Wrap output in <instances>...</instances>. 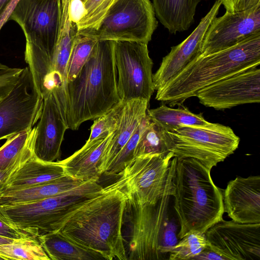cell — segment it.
Instances as JSON below:
<instances>
[{"mask_svg": "<svg viewBox=\"0 0 260 260\" xmlns=\"http://www.w3.org/2000/svg\"><path fill=\"white\" fill-rule=\"evenodd\" d=\"M126 202L116 181L74 211L57 231L106 260H127L121 231Z\"/></svg>", "mask_w": 260, "mask_h": 260, "instance_id": "cell-1", "label": "cell"}, {"mask_svg": "<svg viewBox=\"0 0 260 260\" xmlns=\"http://www.w3.org/2000/svg\"><path fill=\"white\" fill-rule=\"evenodd\" d=\"M67 95L65 121L72 130L95 120L121 101L113 41H97L77 77L68 83Z\"/></svg>", "mask_w": 260, "mask_h": 260, "instance_id": "cell-2", "label": "cell"}, {"mask_svg": "<svg viewBox=\"0 0 260 260\" xmlns=\"http://www.w3.org/2000/svg\"><path fill=\"white\" fill-rule=\"evenodd\" d=\"M260 64V32L217 52L201 54L156 90L155 99L173 107L181 106L201 89Z\"/></svg>", "mask_w": 260, "mask_h": 260, "instance_id": "cell-3", "label": "cell"}, {"mask_svg": "<svg viewBox=\"0 0 260 260\" xmlns=\"http://www.w3.org/2000/svg\"><path fill=\"white\" fill-rule=\"evenodd\" d=\"M211 170L197 159L177 158L172 196L180 239L191 231L205 233L223 219V194Z\"/></svg>", "mask_w": 260, "mask_h": 260, "instance_id": "cell-4", "label": "cell"}, {"mask_svg": "<svg viewBox=\"0 0 260 260\" xmlns=\"http://www.w3.org/2000/svg\"><path fill=\"white\" fill-rule=\"evenodd\" d=\"M61 0H20L9 18L21 27L26 39L24 60L32 77L49 74L58 39Z\"/></svg>", "mask_w": 260, "mask_h": 260, "instance_id": "cell-5", "label": "cell"}, {"mask_svg": "<svg viewBox=\"0 0 260 260\" xmlns=\"http://www.w3.org/2000/svg\"><path fill=\"white\" fill-rule=\"evenodd\" d=\"M104 190L96 181L84 182L73 189L36 202L0 206V213L12 226L39 237L58 231L70 215Z\"/></svg>", "mask_w": 260, "mask_h": 260, "instance_id": "cell-6", "label": "cell"}, {"mask_svg": "<svg viewBox=\"0 0 260 260\" xmlns=\"http://www.w3.org/2000/svg\"><path fill=\"white\" fill-rule=\"evenodd\" d=\"M177 158L171 160L164 191L154 204H139L127 201L130 213V236L127 259H165L161 252L162 235L169 220L170 198L174 192V176Z\"/></svg>", "mask_w": 260, "mask_h": 260, "instance_id": "cell-7", "label": "cell"}, {"mask_svg": "<svg viewBox=\"0 0 260 260\" xmlns=\"http://www.w3.org/2000/svg\"><path fill=\"white\" fill-rule=\"evenodd\" d=\"M162 133L174 157L193 158L211 169L233 154L240 142L232 128L219 123L182 125Z\"/></svg>", "mask_w": 260, "mask_h": 260, "instance_id": "cell-8", "label": "cell"}, {"mask_svg": "<svg viewBox=\"0 0 260 260\" xmlns=\"http://www.w3.org/2000/svg\"><path fill=\"white\" fill-rule=\"evenodd\" d=\"M157 24L150 0H116L96 29L77 34L98 41H130L148 44Z\"/></svg>", "mask_w": 260, "mask_h": 260, "instance_id": "cell-9", "label": "cell"}, {"mask_svg": "<svg viewBox=\"0 0 260 260\" xmlns=\"http://www.w3.org/2000/svg\"><path fill=\"white\" fill-rule=\"evenodd\" d=\"M117 73V90L121 101L146 100L149 102L155 89L152 80L153 61L147 44L130 41H113Z\"/></svg>", "mask_w": 260, "mask_h": 260, "instance_id": "cell-10", "label": "cell"}, {"mask_svg": "<svg viewBox=\"0 0 260 260\" xmlns=\"http://www.w3.org/2000/svg\"><path fill=\"white\" fill-rule=\"evenodd\" d=\"M173 157L169 152L139 156L132 160L117 180L127 201L139 204L156 203L164 191Z\"/></svg>", "mask_w": 260, "mask_h": 260, "instance_id": "cell-11", "label": "cell"}, {"mask_svg": "<svg viewBox=\"0 0 260 260\" xmlns=\"http://www.w3.org/2000/svg\"><path fill=\"white\" fill-rule=\"evenodd\" d=\"M43 103L28 67L23 68L11 91L0 98V140L32 128L40 117Z\"/></svg>", "mask_w": 260, "mask_h": 260, "instance_id": "cell-12", "label": "cell"}, {"mask_svg": "<svg viewBox=\"0 0 260 260\" xmlns=\"http://www.w3.org/2000/svg\"><path fill=\"white\" fill-rule=\"evenodd\" d=\"M203 105L224 110L260 102V70L256 67L231 75L199 90L196 96Z\"/></svg>", "mask_w": 260, "mask_h": 260, "instance_id": "cell-13", "label": "cell"}, {"mask_svg": "<svg viewBox=\"0 0 260 260\" xmlns=\"http://www.w3.org/2000/svg\"><path fill=\"white\" fill-rule=\"evenodd\" d=\"M207 244L228 260L260 259V223L222 219L209 228Z\"/></svg>", "mask_w": 260, "mask_h": 260, "instance_id": "cell-14", "label": "cell"}, {"mask_svg": "<svg viewBox=\"0 0 260 260\" xmlns=\"http://www.w3.org/2000/svg\"><path fill=\"white\" fill-rule=\"evenodd\" d=\"M258 32L260 4L239 12H226L222 16L215 17L209 26L203 40L201 54L231 47Z\"/></svg>", "mask_w": 260, "mask_h": 260, "instance_id": "cell-15", "label": "cell"}, {"mask_svg": "<svg viewBox=\"0 0 260 260\" xmlns=\"http://www.w3.org/2000/svg\"><path fill=\"white\" fill-rule=\"evenodd\" d=\"M221 5L219 0L216 1L191 34L181 43L171 47L170 52L162 58L159 68L152 75L155 90L164 85L201 54L205 33L211 22L217 17Z\"/></svg>", "mask_w": 260, "mask_h": 260, "instance_id": "cell-16", "label": "cell"}, {"mask_svg": "<svg viewBox=\"0 0 260 260\" xmlns=\"http://www.w3.org/2000/svg\"><path fill=\"white\" fill-rule=\"evenodd\" d=\"M68 126L52 94L43 99L42 109L36 126L33 154L38 159L53 162L60 155V148Z\"/></svg>", "mask_w": 260, "mask_h": 260, "instance_id": "cell-17", "label": "cell"}, {"mask_svg": "<svg viewBox=\"0 0 260 260\" xmlns=\"http://www.w3.org/2000/svg\"><path fill=\"white\" fill-rule=\"evenodd\" d=\"M224 211L234 221L260 223V176H240L229 182L223 195Z\"/></svg>", "mask_w": 260, "mask_h": 260, "instance_id": "cell-18", "label": "cell"}, {"mask_svg": "<svg viewBox=\"0 0 260 260\" xmlns=\"http://www.w3.org/2000/svg\"><path fill=\"white\" fill-rule=\"evenodd\" d=\"M70 2V0H61L58 39L50 72L44 81L58 90H64L67 88L68 62L78 33L77 24L69 19Z\"/></svg>", "mask_w": 260, "mask_h": 260, "instance_id": "cell-19", "label": "cell"}, {"mask_svg": "<svg viewBox=\"0 0 260 260\" xmlns=\"http://www.w3.org/2000/svg\"><path fill=\"white\" fill-rule=\"evenodd\" d=\"M107 133L90 141L66 159L59 161L65 175L83 182H98L102 174L100 166L103 153L113 136Z\"/></svg>", "mask_w": 260, "mask_h": 260, "instance_id": "cell-20", "label": "cell"}, {"mask_svg": "<svg viewBox=\"0 0 260 260\" xmlns=\"http://www.w3.org/2000/svg\"><path fill=\"white\" fill-rule=\"evenodd\" d=\"M149 102L134 99L125 102L120 122L103 153L100 170L104 173L129 140L147 114Z\"/></svg>", "mask_w": 260, "mask_h": 260, "instance_id": "cell-21", "label": "cell"}, {"mask_svg": "<svg viewBox=\"0 0 260 260\" xmlns=\"http://www.w3.org/2000/svg\"><path fill=\"white\" fill-rule=\"evenodd\" d=\"M64 175L63 168L59 161H43L32 154L12 174L3 192L43 184Z\"/></svg>", "mask_w": 260, "mask_h": 260, "instance_id": "cell-22", "label": "cell"}, {"mask_svg": "<svg viewBox=\"0 0 260 260\" xmlns=\"http://www.w3.org/2000/svg\"><path fill=\"white\" fill-rule=\"evenodd\" d=\"M83 182L70 176L16 190L0 193V206L8 207L41 200L73 189Z\"/></svg>", "mask_w": 260, "mask_h": 260, "instance_id": "cell-23", "label": "cell"}, {"mask_svg": "<svg viewBox=\"0 0 260 260\" xmlns=\"http://www.w3.org/2000/svg\"><path fill=\"white\" fill-rule=\"evenodd\" d=\"M201 0H153L155 15L169 32L176 34L187 30L194 20Z\"/></svg>", "mask_w": 260, "mask_h": 260, "instance_id": "cell-24", "label": "cell"}, {"mask_svg": "<svg viewBox=\"0 0 260 260\" xmlns=\"http://www.w3.org/2000/svg\"><path fill=\"white\" fill-rule=\"evenodd\" d=\"M37 238L50 259H106L100 253L76 243L58 231L46 233Z\"/></svg>", "mask_w": 260, "mask_h": 260, "instance_id": "cell-25", "label": "cell"}, {"mask_svg": "<svg viewBox=\"0 0 260 260\" xmlns=\"http://www.w3.org/2000/svg\"><path fill=\"white\" fill-rule=\"evenodd\" d=\"M35 134L36 126L6 139L0 147V171L20 166L32 156Z\"/></svg>", "mask_w": 260, "mask_h": 260, "instance_id": "cell-26", "label": "cell"}, {"mask_svg": "<svg viewBox=\"0 0 260 260\" xmlns=\"http://www.w3.org/2000/svg\"><path fill=\"white\" fill-rule=\"evenodd\" d=\"M147 114L153 122L165 131L182 125L205 126L210 123L206 120L202 113H193L186 107L170 108L164 103L157 108L147 109Z\"/></svg>", "mask_w": 260, "mask_h": 260, "instance_id": "cell-27", "label": "cell"}, {"mask_svg": "<svg viewBox=\"0 0 260 260\" xmlns=\"http://www.w3.org/2000/svg\"><path fill=\"white\" fill-rule=\"evenodd\" d=\"M169 152L162 129L146 114L144 125L135 150L134 157Z\"/></svg>", "mask_w": 260, "mask_h": 260, "instance_id": "cell-28", "label": "cell"}, {"mask_svg": "<svg viewBox=\"0 0 260 260\" xmlns=\"http://www.w3.org/2000/svg\"><path fill=\"white\" fill-rule=\"evenodd\" d=\"M3 259L49 260L37 238L20 239L10 244L0 245Z\"/></svg>", "mask_w": 260, "mask_h": 260, "instance_id": "cell-29", "label": "cell"}, {"mask_svg": "<svg viewBox=\"0 0 260 260\" xmlns=\"http://www.w3.org/2000/svg\"><path fill=\"white\" fill-rule=\"evenodd\" d=\"M97 41L93 38L77 35L68 64V83L77 77L87 61Z\"/></svg>", "mask_w": 260, "mask_h": 260, "instance_id": "cell-30", "label": "cell"}, {"mask_svg": "<svg viewBox=\"0 0 260 260\" xmlns=\"http://www.w3.org/2000/svg\"><path fill=\"white\" fill-rule=\"evenodd\" d=\"M205 233L191 231L181 238L169 253L170 260H187L200 254L207 246Z\"/></svg>", "mask_w": 260, "mask_h": 260, "instance_id": "cell-31", "label": "cell"}, {"mask_svg": "<svg viewBox=\"0 0 260 260\" xmlns=\"http://www.w3.org/2000/svg\"><path fill=\"white\" fill-rule=\"evenodd\" d=\"M116 0H86V14L78 23V32L96 29Z\"/></svg>", "mask_w": 260, "mask_h": 260, "instance_id": "cell-32", "label": "cell"}, {"mask_svg": "<svg viewBox=\"0 0 260 260\" xmlns=\"http://www.w3.org/2000/svg\"><path fill=\"white\" fill-rule=\"evenodd\" d=\"M145 117L104 173L108 176H118L135 158V150L144 125Z\"/></svg>", "mask_w": 260, "mask_h": 260, "instance_id": "cell-33", "label": "cell"}, {"mask_svg": "<svg viewBox=\"0 0 260 260\" xmlns=\"http://www.w3.org/2000/svg\"><path fill=\"white\" fill-rule=\"evenodd\" d=\"M124 102L120 101L107 112L95 119L91 127L90 136L87 141L101 135L114 132L120 122Z\"/></svg>", "mask_w": 260, "mask_h": 260, "instance_id": "cell-34", "label": "cell"}, {"mask_svg": "<svg viewBox=\"0 0 260 260\" xmlns=\"http://www.w3.org/2000/svg\"><path fill=\"white\" fill-rule=\"evenodd\" d=\"M23 69L11 68L0 62V98L6 96L18 80Z\"/></svg>", "mask_w": 260, "mask_h": 260, "instance_id": "cell-35", "label": "cell"}, {"mask_svg": "<svg viewBox=\"0 0 260 260\" xmlns=\"http://www.w3.org/2000/svg\"><path fill=\"white\" fill-rule=\"evenodd\" d=\"M0 236L15 239L37 238L38 236L26 230L12 226L0 213Z\"/></svg>", "mask_w": 260, "mask_h": 260, "instance_id": "cell-36", "label": "cell"}, {"mask_svg": "<svg viewBox=\"0 0 260 260\" xmlns=\"http://www.w3.org/2000/svg\"><path fill=\"white\" fill-rule=\"evenodd\" d=\"M226 12L235 13L250 9L258 4L260 0H220Z\"/></svg>", "mask_w": 260, "mask_h": 260, "instance_id": "cell-37", "label": "cell"}, {"mask_svg": "<svg viewBox=\"0 0 260 260\" xmlns=\"http://www.w3.org/2000/svg\"><path fill=\"white\" fill-rule=\"evenodd\" d=\"M86 14L84 4L81 0H70L69 6L70 20L76 23L83 18Z\"/></svg>", "mask_w": 260, "mask_h": 260, "instance_id": "cell-38", "label": "cell"}, {"mask_svg": "<svg viewBox=\"0 0 260 260\" xmlns=\"http://www.w3.org/2000/svg\"><path fill=\"white\" fill-rule=\"evenodd\" d=\"M192 260H228L226 257L210 247L208 244L206 248Z\"/></svg>", "mask_w": 260, "mask_h": 260, "instance_id": "cell-39", "label": "cell"}, {"mask_svg": "<svg viewBox=\"0 0 260 260\" xmlns=\"http://www.w3.org/2000/svg\"><path fill=\"white\" fill-rule=\"evenodd\" d=\"M20 0H11L0 16V30L4 25L9 20L12 13Z\"/></svg>", "mask_w": 260, "mask_h": 260, "instance_id": "cell-40", "label": "cell"}, {"mask_svg": "<svg viewBox=\"0 0 260 260\" xmlns=\"http://www.w3.org/2000/svg\"><path fill=\"white\" fill-rule=\"evenodd\" d=\"M21 166L8 169L5 171H0V193L4 191L6 184L12 174Z\"/></svg>", "mask_w": 260, "mask_h": 260, "instance_id": "cell-41", "label": "cell"}, {"mask_svg": "<svg viewBox=\"0 0 260 260\" xmlns=\"http://www.w3.org/2000/svg\"><path fill=\"white\" fill-rule=\"evenodd\" d=\"M19 240L20 239H15L0 236V245L12 243Z\"/></svg>", "mask_w": 260, "mask_h": 260, "instance_id": "cell-42", "label": "cell"}, {"mask_svg": "<svg viewBox=\"0 0 260 260\" xmlns=\"http://www.w3.org/2000/svg\"><path fill=\"white\" fill-rule=\"evenodd\" d=\"M11 0H0V16Z\"/></svg>", "mask_w": 260, "mask_h": 260, "instance_id": "cell-43", "label": "cell"}, {"mask_svg": "<svg viewBox=\"0 0 260 260\" xmlns=\"http://www.w3.org/2000/svg\"><path fill=\"white\" fill-rule=\"evenodd\" d=\"M83 3H84L86 0H81Z\"/></svg>", "mask_w": 260, "mask_h": 260, "instance_id": "cell-44", "label": "cell"}, {"mask_svg": "<svg viewBox=\"0 0 260 260\" xmlns=\"http://www.w3.org/2000/svg\"><path fill=\"white\" fill-rule=\"evenodd\" d=\"M1 259H3V258L1 257H0V260Z\"/></svg>", "mask_w": 260, "mask_h": 260, "instance_id": "cell-45", "label": "cell"}]
</instances>
